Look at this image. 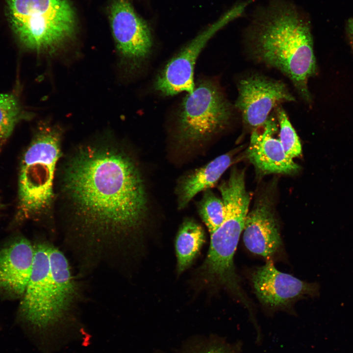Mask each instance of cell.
I'll return each mask as SVG.
<instances>
[{
	"mask_svg": "<svg viewBox=\"0 0 353 353\" xmlns=\"http://www.w3.org/2000/svg\"><path fill=\"white\" fill-rule=\"evenodd\" d=\"M63 188L74 217L94 235L126 234L140 227L147 216L142 175L131 158L117 148L79 149L66 167Z\"/></svg>",
	"mask_w": 353,
	"mask_h": 353,
	"instance_id": "cell-1",
	"label": "cell"
},
{
	"mask_svg": "<svg viewBox=\"0 0 353 353\" xmlns=\"http://www.w3.org/2000/svg\"><path fill=\"white\" fill-rule=\"evenodd\" d=\"M246 39L254 59L285 75L303 99L311 102L308 82L317 65L310 21L302 9L285 0H271L254 13Z\"/></svg>",
	"mask_w": 353,
	"mask_h": 353,
	"instance_id": "cell-2",
	"label": "cell"
},
{
	"mask_svg": "<svg viewBox=\"0 0 353 353\" xmlns=\"http://www.w3.org/2000/svg\"><path fill=\"white\" fill-rule=\"evenodd\" d=\"M8 20L20 42L37 52H55L74 35L69 0H6Z\"/></svg>",
	"mask_w": 353,
	"mask_h": 353,
	"instance_id": "cell-3",
	"label": "cell"
},
{
	"mask_svg": "<svg viewBox=\"0 0 353 353\" xmlns=\"http://www.w3.org/2000/svg\"><path fill=\"white\" fill-rule=\"evenodd\" d=\"M60 141L58 128L44 126L25 151L18 180L20 218L37 216L50 208L55 169L60 155Z\"/></svg>",
	"mask_w": 353,
	"mask_h": 353,
	"instance_id": "cell-4",
	"label": "cell"
},
{
	"mask_svg": "<svg viewBox=\"0 0 353 353\" xmlns=\"http://www.w3.org/2000/svg\"><path fill=\"white\" fill-rule=\"evenodd\" d=\"M221 195L225 217L222 224L210 233V246L203 271L207 279L225 287L249 307L239 284L233 257L248 213L250 197L245 190L234 187L223 190Z\"/></svg>",
	"mask_w": 353,
	"mask_h": 353,
	"instance_id": "cell-5",
	"label": "cell"
},
{
	"mask_svg": "<svg viewBox=\"0 0 353 353\" xmlns=\"http://www.w3.org/2000/svg\"><path fill=\"white\" fill-rule=\"evenodd\" d=\"M232 116L231 106L219 85L211 79L202 80L179 107L177 137L188 144L205 141L225 129Z\"/></svg>",
	"mask_w": 353,
	"mask_h": 353,
	"instance_id": "cell-6",
	"label": "cell"
},
{
	"mask_svg": "<svg viewBox=\"0 0 353 353\" xmlns=\"http://www.w3.org/2000/svg\"><path fill=\"white\" fill-rule=\"evenodd\" d=\"M244 13L243 7L236 4L219 19L193 39L166 64L154 83L156 90L165 96H171L194 89V69L199 54L210 39L221 28Z\"/></svg>",
	"mask_w": 353,
	"mask_h": 353,
	"instance_id": "cell-7",
	"label": "cell"
},
{
	"mask_svg": "<svg viewBox=\"0 0 353 353\" xmlns=\"http://www.w3.org/2000/svg\"><path fill=\"white\" fill-rule=\"evenodd\" d=\"M112 32L122 59L137 68L151 53L152 38L150 28L135 11L129 0H114L110 8Z\"/></svg>",
	"mask_w": 353,
	"mask_h": 353,
	"instance_id": "cell-8",
	"label": "cell"
},
{
	"mask_svg": "<svg viewBox=\"0 0 353 353\" xmlns=\"http://www.w3.org/2000/svg\"><path fill=\"white\" fill-rule=\"evenodd\" d=\"M237 87L235 106L244 123L254 129L265 124L272 110L279 104L295 101L284 83L262 75L244 77Z\"/></svg>",
	"mask_w": 353,
	"mask_h": 353,
	"instance_id": "cell-9",
	"label": "cell"
},
{
	"mask_svg": "<svg viewBox=\"0 0 353 353\" xmlns=\"http://www.w3.org/2000/svg\"><path fill=\"white\" fill-rule=\"evenodd\" d=\"M252 281L259 300L271 307L287 305L303 296L313 295L318 291L314 283L279 271L271 259L254 272Z\"/></svg>",
	"mask_w": 353,
	"mask_h": 353,
	"instance_id": "cell-10",
	"label": "cell"
},
{
	"mask_svg": "<svg viewBox=\"0 0 353 353\" xmlns=\"http://www.w3.org/2000/svg\"><path fill=\"white\" fill-rule=\"evenodd\" d=\"M263 130L252 131L247 155L256 170L262 174H292L298 172L299 166L285 153L279 139L273 135L276 125L269 119Z\"/></svg>",
	"mask_w": 353,
	"mask_h": 353,
	"instance_id": "cell-11",
	"label": "cell"
},
{
	"mask_svg": "<svg viewBox=\"0 0 353 353\" xmlns=\"http://www.w3.org/2000/svg\"><path fill=\"white\" fill-rule=\"evenodd\" d=\"M243 231L247 249L265 257L272 255L282 244L271 203L267 199L259 200L248 213Z\"/></svg>",
	"mask_w": 353,
	"mask_h": 353,
	"instance_id": "cell-12",
	"label": "cell"
},
{
	"mask_svg": "<svg viewBox=\"0 0 353 353\" xmlns=\"http://www.w3.org/2000/svg\"><path fill=\"white\" fill-rule=\"evenodd\" d=\"M34 247L18 239L0 251V290L23 296L33 264Z\"/></svg>",
	"mask_w": 353,
	"mask_h": 353,
	"instance_id": "cell-13",
	"label": "cell"
},
{
	"mask_svg": "<svg viewBox=\"0 0 353 353\" xmlns=\"http://www.w3.org/2000/svg\"><path fill=\"white\" fill-rule=\"evenodd\" d=\"M49 259L50 305L53 320L58 332L57 328L74 300L76 286L68 261L63 253L50 247Z\"/></svg>",
	"mask_w": 353,
	"mask_h": 353,
	"instance_id": "cell-14",
	"label": "cell"
},
{
	"mask_svg": "<svg viewBox=\"0 0 353 353\" xmlns=\"http://www.w3.org/2000/svg\"><path fill=\"white\" fill-rule=\"evenodd\" d=\"M235 153L232 151L219 156L182 177L177 188L178 208H185L199 192L214 186L233 163Z\"/></svg>",
	"mask_w": 353,
	"mask_h": 353,
	"instance_id": "cell-15",
	"label": "cell"
},
{
	"mask_svg": "<svg viewBox=\"0 0 353 353\" xmlns=\"http://www.w3.org/2000/svg\"><path fill=\"white\" fill-rule=\"evenodd\" d=\"M204 239V231L198 223L190 219L184 221L178 231L175 242L179 273L185 270L192 264L200 252Z\"/></svg>",
	"mask_w": 353,
	"mask_h": 353,
	"instance_id": "cell-16",
	"label": "cell"
},
{
	"mask_svg": "<svg viewBox=\"0 0 353 353\" xmlns=\"http://www.w3.org/2000/svg\"><path fill=\"white\" fill-rule=\"evenodd\" d=\"M20 103L13 94H0V146L10 137L22 117Z\"/></svg>",
	"mask_w": 353,
	"mask_h": 353,
	"instance_id": "cell-17",
	"label": "cell"
},
{
	"mask_svg": "<svg viewBox=\"0 0 353 353\" xmlns=\"http://www.w3.org/2000/svg\"><path fill=\"white\" fill-rule=\"evenodd\" d=\"M198 211L209 233L222 224L225 217V207L222 199L209 190L205 191L198 204Z\"/></svg>",
	"mask_w": 353,
	"mask_h": 353,
	"instance_id": "cell-18",
	"label": "cell"
},
{
	"mask_svg": "<svg viewBox=\"0 0 353 353\" xmlns=\"http://www.w3.org/2000/svg\"><path fill=\"white\" fill-rule=\"evenodd\" d=\"M277 116L280 127L279 140L288 156L293 159L302 153V146L297 133L281 107H277Z\"/></svg>",
	"mask_w": 353,
	"mask_h": 353,
	"instance_id": "cell-19",
	"label": "cell"
},
{
	"mask_svg": "<svg viewBox=\"0 0 353 353\" xmlns=\"http://www.w3.org/2000/svg\"><path fill=\"white\" fill-rule=\"evenodd\" d=\"M196 353H237L235 350L227 345L213 344L201 349Z\"/></svg>",
	"mask_w": 353,
	"mask_h": 353,
	"instance_id": "cell-20",
	"label": "cell"
},
{
	"mask_svg": "<svg viewBox=\"0 0 353 353\" xmlns=\"http://www.w3.org/2000/svg\"><path fill=\"white\" fill-rule=\"evenodd\" d=\"M346 31L353 50V17L348 20L346 25Z\"/></svg>",
	"mask_w": 353,
	"mask_h": 353,
	"instance_id": "cell-21",
	"label": "cell"
},
{
	"mask_svg": "<svg viewBox=\"0 0 353 353\" xmlns=\"http://www.w3.org/2000/svg\"><path fill=\"white\" fill-rule=\"evenodd\" d=\"M1 203H0V208H1Z\"/></svg>",
	"mask_w": 353,
	"mask_h": 353,
	"instance_id": "cell-22",
	"label": "cell"
}]
</instances>
